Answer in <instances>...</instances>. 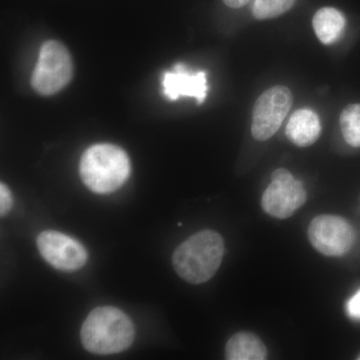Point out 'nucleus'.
Wrapping results in <instances>:
<instances>
[{
    "instance_id": "obj_1",
    "label": "nucleus",
    "mask_w": 360,
    "mask_h": 360,
    "mask_svg": "<svg viewBox=\"0 0 360 360\" xmlns=\"http://www.w3.org/2000/svg\"><path fill=\"white\" fill-rule=\"evenodd\" d=\"M224 250V238L219 232L201 231L177 246L172 255V265L186 283H207L221 265Z\"/></svg>"
},
{
    "instance_id": "obj_2",
    "label": "nucleus",
    "mask_w": 360,
    "mask_h": 360,
    "mask_svg": "<svg viewBox=\"0 0 360 360\" xmlns=\"http://www.w3.org/2000/svg\"><path fill=\"white\" fill-rule=\"evenodd\" d=\"M134 322L122 310L96 307L82 324V343L87 352L99 355L120 354L134 340Z\"/></svg>"
},
{
    "instance_id": "obj_3",
    "label": "nucleus",
    "mask_w": 360,
    "mask_h": 360,
    "mask_svg": "<svg viewBox=\"0 0 360 360\" xmlns=\"http://www.w3.org/2000/svg\"><path fill=\"white\" fill-rule=\"evenodd\" d=\"M130 172L129 155L115 144H94L84 151L80 160V177L94 193H115L127 181Z\"/></svg>"
},
{
    "instance_id": "obj_4",
    "label": "nucleus",
    "mask_w": 360,
    "mask_h": 360,
    "mask_svg": "<svg viewBox=\"0 0 360 360\" xmlns=\"http://www.w3.org/2000/svg\"><path fill=\"white\" fill-rule=\"evenodd\" d=\"M72 77L73 63L68 49L56 40L44 42L32 72L33 89L41 96H53L65 89Z\"/></svg>"
},
{
    "instance_id": "obj_5",
    "label": "nucleus",
    "mask_w": 360,
    "mask_h": 360,
    "mask_svg": "<svg viewBox=\"0 0 360 360\" xmlns=\"http://www.w3.org/2000/svg\"><path fill=\"white\" fill-rule=\"evenodd\" d=\"M293 103L288 87L276 85L265 90L253 106L251 134L258 141H265L276 134L290 112Z\"/></svg>"
},
{
    "instance_id": "obj_6",
    "label": "nucleus",
    "mask_w": 360,
    "mask_h": 360,
    "mask_svg": "<svg viewBox=\"0 0 360 360\" xmlns=\"http://www.w3.org/2000/svg\"><path fill=\"white\" fill-rule=\"evenodd\" d=\"M307 200L302 182L284 168L274 170L271 184L265 189L262 198V210L274 219H290Z\"/></svg>"
},
{
    "instance_id": "obj_7",
    "label": "nucleus",
    "mask_w": 360,
    "mask_h": 360,
    "mask_svg": "<svg viewBox=\"0 0 360 360\" xmlns=\"http://www.w3.org/2000/svg\"><path fill=\"white\" fill-rule=\"evenodd\" d=\"M309 239L321 255L340 257L352 250L355 233L352 224L343 217L322 214L312 219L309 227Z\"/></svg>"
},
{
    "instance_id": "obj_8",
    "label": "nucleus",
    "mask_w": 360,
    "mask_h": 360,
    "mask_svg": "<svg viewBox=\"0 0 360 360\" xmlns=\"http://www.w3.org/2000/svg\"><path fill=\"white\" fill-rule=\"evenodd\" d=\"M40 255L54 269L75 271L84 267L89 253L77 239L56 231H45L37 240Z\"/></svg>"
},
{
    "instance_id": "obj_9",
    "label": "nucleus",
    "mask_w": 360,
    "mask_h": 360,
    "mask_svg": "<svg viewBox=\"0 0 360 360\" xmlns=\"http://www.w3.org/2000/svg\"><path fill=\"white\" fill-rule=\"evenodd\" d=\"M163 94L175 101L180 96L193 97L198 103H205L207 96V78L205 71H191L184 63H179L162 77Z\"/></svg>"
},
{
    "instance_id": "obj_10",
    "label": "nucleus",
    "mask_w": 360,
    "mask_h": 360,
    "mask_svg": "<svg viewBox=\"0 0 360 360\" xmlns=\"http://www.w3.org/2000/svg\"><path fill=\"white\" fill-rule=\"evenodd\" d=\"M321 132L319 115L309 108L296 110L286 125L285 134L298 148H307L319 139Z\"/></svg>"
},
{
    "instance_id": "obj_11",
    "label": "nucleus",
    "mask_w": 360,
    "mask_h": 360,
    "mask_svg": "<svg viewBox=\"0 0 360 360\" xmlns=\"http://www.w3.org/2000/svg\"><path fill=\"white\" fill-rule=\"evenodd\" d=\"M267 354L262 340L248 331L232 335L225 347V359L229 360H264Z\"/></svg>"
},
{
    "instance_id": "obj_12",
    "label": "nucleus",
    "mask_w": 360,
    "mask_h": 360,
    "mask_svg": "<svg viewBox=\"0 0 360 360\" xmlns=\"http://www.w3.org/2000/svg\"><path fill=\"white\" fill-rule=\"evenodd\" d=\"M345 23V15L333 7L319 9L312 20L315 34L326 45L335 44L340 39Z\"/></svg>"
},
{
    "instance_id": "obj_13",
    "label": "nucleus",
    "mask_w": 360,
    "mask_h": 360,
    "mask_svg": "<svg viewBox=\"0 0 360 360\" xmlns=\"http://www.w3.org/2000/svg\"><path fill=\"white\" fill-rule=\"evenodd\" d=\"M340 129L345 141L360 148V104H350L340 115Z\"/></svg>"
},
{
    "instance_id": "obj_14",
    "label": "nucleus",
    "mask_w": 360,
    "mask_h": 360,
    "mask_svg": "<svg viewBox=\"0 0 360 360\" xmlns=\"http://www.w3.org/2000/svg\"><path fill=\"white\" fill-rule=\"evenodd\" d=\"M295 4V0H255L252 14L258 20H271L288 13Z\"/></svg>"
},
{
    "instance_id": "obj_15",
    "label": "nucleus",
    "mask_w": 360,
    "mask_h": 360,
    "mask_svg": "<svg viewBox=\"0 0 360 360\" xmlns=\"http://www.w3.org/2000/svg\"><path fill=\"white\" fill-rule=\"evenodd\" d=\"M13 194L4 182L0 184V215L6 217L13 207Z\"/></svg>"
},
{
    "instance_id": "obj_16",
    "label": "nucleus",
    "mask_w": 360,
    "mask_h": 360,
    "mask_svg": "<svg viewBox=\"0 0 360 360\" xmlns=\"http://www.w3.org/2000/svg\"><path fill=\"white\" fill-rule=\"evenodd\" d=\"M347 310L352 319H360V290L348 300Z\"/></svg>"
},
{
    "instance_id": "obj_17",
    "label": "nucleus",
    "mask_w": 360,
    "mask_h": 360,
    "mask_svg": "<svg viewBox=\"0 0 360 360\" xmlns=\"http://www.w3.org/2000/svg\"><path fill=\"white\" fill-rule=\"evenodd\" d=\"M250 1V0H224V4L231 8H240Z\"/></svg>"
}]
</instances>
